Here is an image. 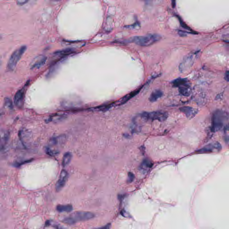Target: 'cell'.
Masks as SVG:
<instances>
[{
	"instance_id": "2",
	"label": "cell",
	"mask_w": 229,
	"mask_h": 229,
	"mask_svg": "<svg viewBox=\"0 0 229 229\" xmlns=\"http://www.w3.org/2000/svg\"><path fill=\"white\" fill-rule=\"evenodd\" d=\"M161 39V36L156 34H154L146 36L133 37L128 40V42L134 43L136 45L142 47H147L158 42Z\"/></svg>"
},
{
	"instance_id": "16",
	"label": "cell",
	"mask_w": 229,
	"mask_h": 229,
	"mask_svg": "<svg viewBox=\"0 0 229 229\" xmlns=\"http://www.w3.org/2000/svg\"><path fill=\"white\" fill-rule=\"evenodd\" d=\"M163 93L161 90L159 89L154 90L152 92L149 97V100L150 102L153 103L156 102L163 96Z\"/></svg>"
},
{
	"instance_id": "8",
	"label": "cell",
	"mask_w": 229,
	"mask_h": 229,
	"mask_svg": "<svg viewBox=\"0 0 229 229\" xmlns=\"http://www.w3.org/2000/svg\"><path fill=\"white\" fill-rule=\"evenodd\" d=\"M222 146L218 142L209 143L206 145L201 149L196 151V153L198 154H208L213 152H218L221 151Z\"/></svg>"
},
{
	"instance_id": "29",
	"label": "cell",
	"mask_w": 229,
	"mask_h": 229,
	"mask_svg": "<svg viewBox=\"0 0 229 229\" xmlns=\"http://www.w3.org/2000/svg\"><path fill=\"white\" fill-rule=\"evenodd\" d=\"M172 1V4L174 5H175V0H171Z\"/></svg>"
},
{
	"instance_id": "22",
	"label": "cell",
	"mask_w": 229,
	"mask_h": 229,
	"mask_svg": "<svg viewBox=\"0 0 229 229\" xmlns=\"http://www.w3.org/2000/svg\"><path fill=\"white\" fill-rule=\"evenodd\" d=\"M65 117L63 115H60V114H56L55 116H52L49 117V118L47 119V121L48 122H52V121H59L62 120Z\"/></svg>"
},
{
	"instance_id": "30",
	"label": "cell",
	"mask_w": 229,
	"mask_h": 229,
	"mask_svg": "<svg viewBox=\"0 0 229 229\" xmlns=\"http://www.w3.org/2000/svg\"><path fill=\"white\" fill-rule=\"evenodd\" d=\"M52 1H60V0H52Z\"/></svg>"
},
{
	"instance_id": "21",
	"label": "cell",
	"mask_w": 229,
	"mask_h": 229,
	"mask_svg": "<svg viewBox=\"0 0 229 229\" xmlns=\"http://www.w3.org/2000/svg\"><path fill=\"white\" fill-rule=\"evenodd\" d=\"M72 158V154L70 152H67L64 155L62 160V166L66 167L69 164Z\"/></svg>"
},
{
	"instance_id": "15",
	"label": "cell",
	"mask_w": 229,
	"mask_h": 229,
	"mask_svg": "<svg viewBox=\"0 0 229 229\" xmlns=\"http://www.w3.org/2000/svg\"><path fill=\"white\" fill-rule=\"evenodd\" d=\"M153 165L152 161L148 158L144 159L140 166V170L143 172H146Z\"/></svg>"
},
{
	"instance_id": "32",
	"label": "cell",
	"mask_w": 229,
	"mask_h": 229,
	"mask_svg": "<svg viewBox=\"0 0 229 229\" xmlns=\"http://www.w3.org/2000/svg\"><path fill=\"white\" fill-rule=\"evenodd\" d=\"M1 36H0V39H1Z\"/></svg>"
},
{
	"instance_id": "6",
	"label": "cell",
	"mask_w": 229,
	"mask_h": 229,
	"mask_svg": "<svg viewBox=\"0 0 229 229\" xmlns=\"http://www.w3.org/2000/svg\"><path fill=\"white\" fill-rule=\"evenodd\" d=\"M26 49V46H23L14 52L9 60L7 64L8 69L10 71H13L15 69Z\"/></svg>"
},
{
	"instance_id": "17",
	"label": "cell",
	"mask_w": 229,
	"mask_h": 229,
	"mask_svg": "<svg viewBox=\"0 0 229 229\" xmlns=\"http://www.w3.org/2000/svg\"><path fill=\"white\" fill-rule=\"evenodd\" d=\"M74 52V50L73 48H67L57 51L55 52L54 54L59 57H64L72 54Z\"/></svg>"
},
{
	"instance_id": "28",
	"label": "cell",
	"mask_w": 229,
	"mask_h": 229,
	"mask_svg": "<svg viewBox=\"0 0 229 229\" xmlns=\"http://www.w3.org/2000/svg\"><path fill=\"white\" fill-rule=\"evenodd\" d=\"M229 71L227 70L226 72L225 73V76H224V78H225V80L226 81L228 82L229 81Z\"/></svg>"
},
{
	"instance_id": "4",
	"label": "cell",
	"mask_w": 229,
	"mask_h": 229,
	"mask_svg": "<svg viewBox=\"0 0 229 229\" xmlns=\"http://www.w3.org/2000/svg\"><path fill=\"white\" fill-rule=\"evenodd\" d=\"M172 85L178 88L179 94L183 96L187 97L192 93V87L189 81L187 78H176L171 81Z\"/></svg>"
},
{
	"instance_id": "3",
	"label": "cell",
	"mask_w": 229,
	"mask_h": 229,
	"mask_svg": "<svg viewBox=\"0 0 229 229\" xmlns=\"http://www.w3.org/2000/svg\"><path fill=\"white\" fill-rule=\"evenodd\" d=\"M95 214L89 212H75L69 217L65 218L63 220L64 223L69 225H73L77 222L87 221L93 218Z\"/></svg>"
},
{
	"instance_id": "14",
	"label": "cell",
	"mask_w": 229,
	"mask_h": 229,
	"mask_svg": "<svg viewBox=\"0 0 229 229\" xmlns=\"http://www.w3.org/2000/svg\"><path fill=\"white\" fill-rule=\"evenodd\" d=\"M142 87H140L138 89H136V90H135V91H132L131 92H130L129 94L124 96L123 98H121V99H120V100L119 102V105H123V104H125L128 101H129V100L131 99L132 98L135 97L136 95H138V94L139 93L140 91L142 90Z\"/></svg>"
},
{
	"instance_id": "9",
	"label": "cell",
	"mask_w": 229,
	"mask_h": 229,
	"mask_svg": "<svg viewBox=\"0 0 229 229\" xmlns=\"http://www.w3.org/2000/svg\"><path fill=\"white\" fill-rule=\"evenodd\" d=\"M31 136V134L29 130L25 128H23L19 132L20 141L23 145L26 148H29L30 145Z\"/></svg>"
},
{
	"instance_id": "26",
	"label": "cell",
	"mask_w": 229,
	"mask_h": 229,
	"mask_svg": "<svg viewBox=\"0 0 229 229\" xmlns=\"http://www.w3.org/2000/svg\"><path fill=\"white\" fill-rule=\"evenodd\" d=\"M135 179L134 175L132 172H129L128 173V177L127 179V182L131 183Z\"/></svg>"
},
{
	"instance_id": "1",
	"label": "cell",
	"mask_w": 229,
	"mask_h": 229,
	"mask_svg": "<svg viewBox=\"0 0 229 229\" xmlns=\"http://www.w3.org/2000/svg\"><path fill=\"white\" fill-rule=\"evenodd\" d=\"M228 120V114L227 113L222 110L218 109L215 111L212 114V131L215 132L220 131Z\"/></svg>"
},
{
	"instance_id": "12",
	"label": "cell",
	"mask_w": 229,
	"mask_h": 229,
	"mask_svg": "<svg viewBox=\"0 0 229 229\" xmlns=\"http://www.w3.org/2000/svg\"><path fill=\"white\" fill-rule=\"evenodd\" d=\"M47 60V57L44 56H40L36 57L30 63V69H40L45 64Z\"/></svg>"
},
{
	"instance_id": "18",
	"label": "cell",
	"mask_w": 229,
	"mask_h": 229,
	"mask_svg": "<svg viewBox=\"0 0 229 229\" xmlns=\"http://www.w3.org/2000/svg\"><path fill=\"white\" fill-rule=\"evenodd\" d=\"M9 136V134L7 132L0 130V147L3 148L8 140Z\"/></svg>"
},
{
	"instance_id": "11",
	"label": "cell",
	"mask_w": 229,
	"mask_h": 229,
	"mask_svg": "<svg viewBox=\"0 0 229 229\" xmlns=\"http://www.w3.org/2000/svg\"><path fill=\"white\" fill-rule=\"evenodd\" d=\"M69 174L65 170H62L60 175L59 179L56 185V192H59L64 187L68 179Z\"/></svg>"
},
{
	"instance_id": "7",
	"label": "cell",
	"mask_w": 229,
	"mask_h": 229,
	"mask_svg": "<svg viewBox=\"0 0 229 229\" xmlns=\"http://www.w3.org/2000/svg\"><path fill=\"white\" fill-rule=\"evenodd\" d=\"M198 53L199 52L196 51L190 53L184 57L179 65V71L183 73L190 68L193 64L196 57L198 56Z\"/></svg>"
},
{
	"instance_id": "27",
	"label": "cell",
	"mask_w": 229,
	"mask_h": 229,
	"mask_svg": "<svg viewBox=\"0 0 229 229\" xmlns=\"http://www.w3.org/2000/svg\"><path fill=\"white\" fill-rule=\"evenodd\" d=\"M28 0H17L18 3L19 4L23 5L25 4L26 3H27Z\"/></svg>"
},
{
	"instance_id": "24",
	"label": "cell",
	"mask_w": 229,
	"mask_h": 229,
	"mask_svg": "<svg viewBox=\"0 0 229 229\" xmlns=\"http://www.w3.org/2000/svg\"><path fill=\"white\" fill-rule=\"evenodd\" d=\"M141 1H144L147 4L158 5V4H160L161 3L163 0H141Z\"/></svg>"
},
{
	"instance_id": "23",
	"label": "cell",
	"mask_w": 229,
	"mask_h": 229,
	"mask_svg": "<svg viewBox=\"0 0 229 229\" xmlns=\"http://www.w3.org/2000/svg\"><path fill=\"white\" fill-rule=\"evenodd\" d=\"M45 151H46V153L50 156H53L54 155H56V154L58 153V152H57V150H54L52 148H50L49 146L46 147L45 148Z\"/></svg>"
},
{
	"instance_id": "31",
	"label": "cell",
	"mask_w": 229,
	"mask_h": 229,
	"mask_svg": "<svg viewBox=\"0 0 229 229\" xmlns=\"http://www.w3.org/2000/svg\"><path fill=\"white\" fill-rule=\"evenodd\" d=\"M1 61H0V67H1Z\"/></svg>"
},
{
	"instance_id": "5",
	"label": "cell",
	"mask_w": 229,
	"mask_h": 229,
	"mask_svg": "<svg viewBox=\"0 0 229 229\" xmlns=\"http://www.w3.org/2000/svg\"><path fill=\"white\" fill-rule=\"evenodd\" d=\"M140 116L146 120H158L163 122L167 119L168 114L167 112L163 111H157L154 112H143L140 114Z\"/></svg>"
},
{
	"instance_id": "13",
	"label": "cell",
	"mask_w": 229,
	"mask_h": 229,
	"mask_svg": "<svg viewBox=\"0 0 229 229\" xmlns=\"http://www.w3.org/2000/svg\"><path fill=\"white\" fill-rule=\"evenodd\" d=\"M179 111L184 114L189 119L193 118L197 114L198 110L197 109L189 106H184L180 107Z\"/></svg>"
},
{
	"instance_id": "25",
	"label": "cell",
	"mask_w": 229,
	"mask_h": 229,
	"mask_svg": "<svg viewBox=\"0 0 229 229\" xmlns=\"http://www.w3.org/2000/svg\"><path fill=\"white\" fill-rule=\"evenodd\" d=\"M5 105L6 107L11 109H12L13 105L11 100V99H9V98H6V99H5Z\"/></svg>"
},
{
	"instance_id": "10",
	"label": "cell",
	"mask_w": 229,
	"mask_h": 229,
	"mask_svg": "<svg viewBox=\"0 0 229 229\" xmlns=\"http://www.w3.org/2000/svg\"><path fill=\"white\" fill-rule=\"evenodd\" d=\"M26 90V85H25L20 90H19L15 95L14 97V103L16 106L19 108H21L23 105Z\"/></svg>"
},
{
	"instance_id": "20",
	"label": "cell",
	"mask_w": 229,
	"mask_h": 229,
	"mask_svg": "<svg viewBox=\"0 0 229 229\" xmlns=\"http://www.w3.org/2000/svg\"><path fill=\"white\" fill-rule=\"evenodd\" d=\"M56 210L59 212H70L73 210V206L68 205H58L56 207Z\"/></svg>"
},
{
	"instance_id": "19",
	"label": "cell",
	"mask_w": 229,
	"mask_h": 229,
	"mask_svg": "<svg viewBox=\"0 0 229 229\" xmlns=\"http://www.w3.org/2000/svg\"><path fill=\"white\" fill-rule=\"evenodd\" d=\"M65 140V136H63L53 137L50 140L49 142V145L50 146H56L62 144L63 141Z\"/></svg>"
}]
</instances>
